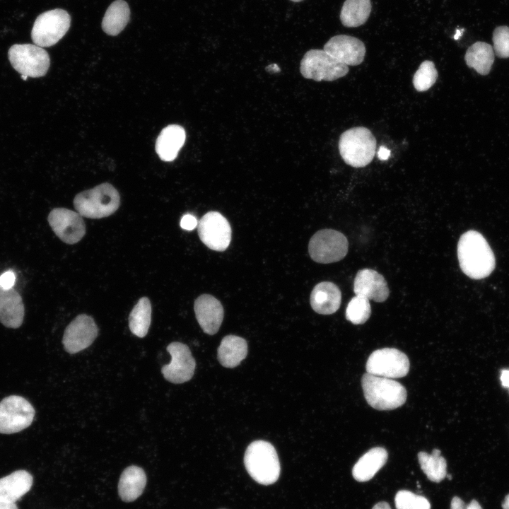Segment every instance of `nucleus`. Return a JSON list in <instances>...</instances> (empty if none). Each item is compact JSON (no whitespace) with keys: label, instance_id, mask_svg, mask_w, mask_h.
<instances>
[{"label":"nucleus","instance_id":"36","mask_svg":"<svg viewBox=\"0 0 509 509\" xmlns=\"http://www.w3.org/2000/svg\"><path fill=\"white\" fill-rule=\"evenodd\" d=\"M198 225V221L195 216L192 214H185L180 221V226L182 229L187 230H192L194 229Z\"/></svg>","mask_w":509,"mask_h":509},{"label":"nucleus","instance_id":"7","mask_svg":"<svg viewBox=\"0 0 509 509\" xmlns=\"http://www.w3.org/2000/svg\"><path fill=\"white\" fill-rule=\"evenodd\" d=\"M11 64L21 75L38 78L45 76L50 65L48 53L32 44H16L8 52Z\"/></svg>","mask_w":509,"mask_h":509},{"label":"nucleus","instance_id":"16","mask_svg":"<svg viewBox=\"0 0 509 509\" xmlns=\"http://www.w3.org/2000/svg\"><path fill=\"white\" fill-rule=\"evenodd\" d=\"M323 49L336 60L347 66L361 64L366 51L361 40L346 35L331 37L324 45Z\"/></svg>","mask_w":509,"mask_h":509},{"label":"nucleus","instance_id":"2","mask_svg":"<svg viewBox=\"0 0 509 509\" xmlns=\"http://www.w3.org/2000/svg\"><path fill=\"white\" fill-rule=\"evenodd\" d=\"M244 464L249 475L260 484H272L279 477V457L274 447L267 441L251 443L246 449Z\"/></svg>","mask_w":509,"mask_h":509},{"label":"nucleus","instance_id":"14","mask_svg":"<svg viewBox=\"0 0 509 509\" xmlns=\"http://www.w3.org/2000/svg\"><path fill=\"white\" fill-rule=\"evenodd\" d=\"M55 235L67 244L79 242L86 233V225L81 216L65 208L52 209L47 218Z\"/></svg>","mask_w":509,"mask_h":509},{"label":"nucleus","instance_id":"10","mask_svg":"<svg viewBox=\"0 0 509 509\" xmlns=\"http://www.w3.org/2000/svg\"><path fill=\"white\" fill-rule=\"evenodd\" d=\"M35 409L25 398L11 395L0 402V433L20 432L32 423Z\"/></svg>","mask_w":509,"mask_h":509},{"label":"nucleus","instance_id":"19","mask_svg":"<svg viewBox=\"0 0 509 509\" xmlns=\"http://www.w3.org/2000/svg\"><path fill=\"white\" fill-rule=\"evenodd\" d=\"M25 309L22 298L13 288L0 286V322L8 328H18L23 321Z\"/></svg>","mask_w":509,"mask_h":509},{"label":"nucleus","instance_id":"32","mask_svg":"<svg viewBox=\"0 0 509 509\" xmlns=\"http://www.w3.org/2000/svg\"><path fill=\"white\" fill-rule=\"evenodd\" d=\"M438 71L433 62L423 61L413 76V85L419 92L426 91L434 85L438 78Z\"/></svg>","mask_w":509,"mask_h":509},{"label":"nucleus","instance_id":"30","mask_svg":"<svg viewBox=\"0 0 509 509\" xmlns=\"http://www.w3.org/2000/svg\"><path fill=\"white\" fill-rule=\"evenodd\" d=\"M418 460L422 471L431 481L439 483L446 477L447 462L440 455L419 452Z\"/></svg>","mask_w":509,"mask_h":509},{"label":"nucleus","instance_id":"26","mask_svg":"<svg viewBox=\"0 0 509 509\" xmlns=\"http://www.w3.org/2000/svg\"><path fill=\"white\" fill-rule=\"evenodd\" d=\"M464 60L467 65L473 68L478 74L486 75L494 62L493 49L486 42H476L467 49Z\"/></svg>","mask_w":509,"mask_h":509},{"label":"nucleus","instance_id":"17","mask_svg":"<svg viewBox=\"0 0 509 509\" xmlns=\"http://www.w3.org/2000/svg\"><path fill=\"white\" fill-rule=\"evenodd\" d=\"M353 291L356 296L379 303L386 300L390 294L383 276L371 269H363L358 271L354 279Z\"/></svg>","mask_w":509,"mask_h":509},{"label":"nucleus","instance_id":"15","mask_svg":"<svg viewBox=\"0 0 509 509\" xmlns=\"http://www.w3.org/2000/svg\"><path fill=\"white\" fill-rule=\"evenodd\" d=\"M98 329L93 318L88 315H78L66 327L62 343L65 350L76 353L88 348L98 336Z\"/></svg>","mask_w":509,"mask_h":509},{"label":"nucleus","instance_id":"27","mask_svg":"<svg viewBox=\"0 0 509 509\" xmlns=\"http://www.w3.org/2000/svg\"><path fill=\"white\" fill-rule=\"evenodd\" d=\"M129 18L130 10L127 3L116 0L107 8L102 21V28L109 35H117L126 27Z\"/></svg>","mask_w":509,"mask_h":509},{"label":"nucleus","instance_id":"11","mask_svg":"<svg viewBox=\"0 0 509 509\" xmlns=\"http://www.w3.org/2000/svg\"><path fill=\"white\" fill-rule=\"evenodd\" d=\"M368 373L387 378L404 377L409 370V361L405 353L394 348L373 351L366 363Z\"/></svg>","mask_w":509,"mask_h":509},{"label":"nucleus","instance_id":"18","mask_svg":"<svg viewBox=\"0 0 509 509\" xmlns=\"http://www.w3.org/2000/svg\"><path fill=\"white\" fill-rule=\"evenodd\" d=\"M194 310L197 320L206 334H216L223 319V308L221 302L209 294H203L194 301Z\"/></svg>","mask_w":509,"mask_h":509},{"label":"nucleus","instance_id":"24","mask_svg":"<svg viewBox=\"0 0 509 509\" xmlns=\"http://www.w3.org/2000/svg\"><path fill=\"white\" fill-rule=\"evenodd\" d=\"M146 484V476L141 467L129 466L122 473L118 483V493L124 502H131L143 493Z\"/></svg>","mask_w":509,"mask_h":509},{"label":"nucleus","instance_id":"6","mask_svg":"<svg viewBox=\"0 0 509 509\" xmlns=\"http://www.w3.org/2000/svg\"><path fill=\"white\" fill-rule=\"evenodd\" d=\"M300 71L307 79L315 81H332L346 76L349 66L344 64L324 49L308 50L300 61Z\"/></svg>","mask_w":509,"mask_h":509},{"label":"nucleus","instance_id":"1","mask_svg":"<svg viewBox=\"0 0 509 509\" xmlns=\"http://www.w3.org/2000/svg\"><path fill=\"white\" fill-rule=\"evenodd\" d=\"M457 257L462 272L474 279L489 276L496 265L491 248L484 236L475 230H468L460 238Z\"/></svg>","mask_w":509,"mask_h":509},{"label":"nucleus","instance_id":"33","mask_svg":"<svg viewBox=\"0 0 509 509\" xmlns=\"http://www.w3.org/2000/svg\"><path fill=\"white\" fill-rule=\"evenodd\" d=\"M394 502L396 509H431L428 499L407 490L399 491L395 496Z\"/></svg>","mask_w":509,"mask_h":509},{"label":"nucleus","instance_id":"4","mask_svg":"<svg viewBox=\"0 0 509 509\" xmlns=\"http://www.w3.org/2000/svg\"><path fill=\"white\" fill-rule=\"evenodd\" d=\"M120 197L110 183L105 182L76 195L74 206L82 216L102 218L114 213L119 208Z\"/></svg>","mask_w":509,"mask_h":509},{"label":"nucleus","instance_id":"12","mask_svg":"<svg viewBox=\"0 0 509 509\" xmlns=\"http://www.w3.org/2000/svg\"><path fill=\"white\" fill-rule=\"evenodd\" d=\"M198 235L209 249L222 252L231 240V228L228 220L217 211L205 213L198 222Z\"/></svg>","mask_w":509,"mask_h":509},{"label":"nucleus","instance_id":"42","mask_svg":"<svg viewBox=\"0 0 509 509\" xmlns=\"http://www.w3.org/2000/svg\"><path fill=\"white\" fill-rule=\"evenodd\" d=\"M467 509H482V508L477 501L473 499L467 505Z\"/></svg>","mask_w":509,"mask_h":509},{"label":"nucleus","instance_id":"22","mask_svg":"<svg viewBox=\"0 0 509 509\" xmlns=\"http://www.w3.org/2000/svg\"><path fill=\"white\" fill-rule=\"evenodd\" d=\"M33 479L25 470H17L0 479V499L16 503L32 487Z\"/></svg>","mask_w":509,"mask_h":509},{"label":"nucleus","instance_id":"20","mask_svg":"<svg viewBox=\"0 0 509 509\" xmlns=\"http://www.w3.org/2000/svg\"><path fill=\"white\" fill-rule=\"evenodd\" d=\"M341 299V291L336 284L322 281L313 288L310 302L312 308L317 313L331 315L339 308Z\"/></svg>","mask_w":509,"mask_h":509},{"label":"nucleus","instance_id":"48","mask_svg":"<svg viewBox=\"0 0 509 509\" xmlns=\"http://www.w3.org/2000/svg\"><path fill=\"white\" fill-rule=\"evenodd\" d=\"M291 1H294V2H299V1H303V0H291Z\"/></svg>","mask_w":509,"mask_h":509},{"label":"nucleus","instance_id":"47","mask_svg":"<svg viewBox=\"0 0 509 509\" xmlns=\"http://www.w3.org/2000/svg\"><path fill=\"white\" fill-rule=\"evenodd\" d=\"M446 476L447 477L448 479H450V480L452 479V476L450 474H447Z\"/></svg>","mask_w":509,"mask_h":509},{"label":"nucleus","instance_id":"21","mask_svg":"<svg viewBox=\"0 0 509 509\" xmlns=\"http://www.w3.org/2000/svg\"><path fill=\"white\" fill-rule=\"evenodd\" d=\"M186 134L184 128L170 124L162 129L156 142V151L160 158L166 162L173 160L185 144Z\"/></svg>","mask_w":509,"mask_h":509},{"label":"nucleus","instance_id":"39","mask_svg":"<svg viewBox=\"0 0 509 509\" xmlns=\"http://www.w3.org/2000/svg\"><path fill=\"white\" fill-rule=\"evenodd\" d=\"M390 156V151L384 146H380L378 153L379 159L381 160H385L389 158Z\"/></svg>","mask_w":509,"mask_h":509},{"label":"nucleus","instance_id":"34","mask_svg":"<svg viewBox=\"0 0 509 509\" xmlns=\"http://www.w3.org/2000/svg\"><path fill=\"white\" fill-rule=\"evenodd\" d=\"M493 52L500 58L509 57V27L498 26L493 33Z\"/></svg>","mask_w":509,"mask_h":509},{"label":"nucleus","instance_id":"31","mask_svg":"<svg viewBox=\"0 0 509 509\" xmlns=\"http://www.w3.org/2000/svg\"><path fill=\"white\" fill-rule=\"evenodd\" d=\"M370 314L369 300L360 296L352 298L346 310V320L354 324L365 323L369 319Z\"/></svg>","mask_w":509,"mask_h":509},{"label":"nucleus","instance_id":"40","mask_svg":"<svg viewBox=\"0 0 509 509\" xmlns=\"http://www.w3.org/2000/svg\"><path fill=\"white\" fill-rule=\"evenodd\" d=\"M0 509H18L15 503L0 499Z\"/></svg>","mask_w":509,"mask_h":509},{"label":"nucleus","instance_id":"25","mask_svg":"<svg viewBox=\"0 0 509 509\" xmlns=\"http://www.w3.org/2000/svg\"><path fill=\"white\" fill-rule=\"evenodd\" d=\"M247 354L245 339L235 335H227L223 338L218 349V359L226 368L238 366Z\"/></svg>","mask_w":509,"mask_h":509},{"label":"nucleus","instance_id":"3","mask_svg":"<svg viewBox=\"0 0 509 509\" xmlns=\"http://www.w3.org/2000/svg\"><path fill=\"white\" fill-rule=\"evenodd\" d=\"M361 384L368 404L375 409H394L406 402V390L396 380L367 373Z\"/></svg>","mask_w":509,"mask_h":509},{"label":"nucleus","instance_id":"9","mask_svg":"<svg viewBox=\"0 0 509 509\" xmlns=\"http://www.w3.org/2000/svg\"><path fill=\"white\" fill-rule=\"evenodd\" d=\"M349 242L346 236L335 230L323 229L310 238L308 252L316 262L329 264L342 259L347 254Z\"/></svg>","mask_w":509,"mask_h":509},{"label":"nucleus","instance_id":"28","mask_svg":"<svg viewBox=\"0 0 509 509\" xmlns=\"http://www.w3.org/2000/svg\"><path fill=\"white\" fill-rule=\"evenodd\" d=\"M371 8L370 0H346L341 9V22L347 28L362 25L368 19Z\"/></svg>","mask_w":509,"mask_h":509},{"label":"nucleus","instance_id":"45","mask_svg":"<svg viewBox=\"0 0 509 509\" xmlns=\"http://www.w3.org/2000/svg\"><path fill=\"white\" fill-rule=\"evenodd\" d=\"M463 31H464L463 29L461 30H456V34H455V35L454 36V39H455V40H458V39L460 38V37L462 35Z\"/></svg>","mask_w":509,"mask_h":509},{"label":"nucleus","instance_id":"43","mask_svg":"<svg viewBox=\"0 0 509 509\" xmlns=\"http://www.w3.org/2000/svg\"><path fill=\"white\" fill-rule=\"evenodd\" d=\"M266 69H267L269 72H275V73H276V72L280 71V69H279V66H278L276 64H269V66H267L266 67Z\"/></svg>","mask_w":509,"mask_h":509},{"label":"nucleus","instance_id":"29","mask_svg":"<svg viewBox=\"0 0 509 509\" xmlns=\"http://www.w3.org/2000/svg\"><path fill=\"white\" fill-rule=\"evenodd\" d=\"M151 321V304L146 297L141 298L131 310L129 317L130 331L139 338L144 337Z\"/></svg>","mask_w":509,"mask_h":509},{"label":"nucleus","instance_id":"38","mask_svg":"<svg viewBox=\"0 0 509 509\" xmlns=\"http://www.w3.org/2000/svg\"><path fill=\"white\" fill-rule=\"evenodd\" d=\"M500 380L503 387L509 388V369H503L501 371Z\"/></svg>","mask_w":509,"mask_h":509},{"label":"nucleus","instance_id":"35","mask_svg":"<svg viewBox=\"0 0 509 509\" xmlns=\"http://www.w3.org/2000/svg\"><path fill=\"white\" fill-rule=\"evenodd\" d=\"M15 281L16 274L11 270L5 271L0 276V286L3 288H13Z\"/></svg>","mask_w":509,"mask_h":509},{"label":"nucleus","instance_id":"41","mask_svg":"<svg viewBox=\"0 0 509 509\" xmlns=\"http://www.w3.org/2000/svg\"><path fill=\"white\" fill-rule=\"evenodd\" d=\"M372 509H391V508L387 502L381 501L376 503Z\"/></svg>","mask_w":509,"mask_h":509},{"label":"nucleus","instance_id":"46","mask_svg":"<svg viewBox=\"0 0 509 509\" xmlns=\"http://www.w3.org/2000/svg\"><path fill=\"white\" fill-rule=\"evenodd\" d=\"M21 78H22L24 81H25L28 77L25 76L21 75Z\"/></svg>","mask_w":509,"mask_h":509},{"label":"nucleus","instance_id":"23","mask_svg":"<svg viewBox=\"0 0 509 509\" xmlns=\"http://www.w3.org/2000/svg\"><path fill=\"white\" fill-rule=\"evenodd\" d=\"M387 457L388 454L385 448L375 447L370 449L353 466V478L361 482L369 481L385 464Z\"/></svg>","mask_w":509,"mask_h":509},{"label":"nucleus","instance_id":"44","mask_svg":"<svg viewBox=\"0 0 509 509\" xmlns=\"http://www.w3.org/2000/svg\"><path fill=\"white\" fill-rule=\"evenodd\" d=\"M503 509H509V494H508L502 503Z\"/></svg>","mask_w":509,"mask_h":509},{"label":"nucleus","instance_id":"5","mask_svg":"<svg viewBox=\"0 0 509 509\" xmlns=\"http://www.w3.org/2000/svg\"><path fill=\"white\" fill-rule=\"evenodd\" d=\"M376 139L364 127H356L344 131L339 140V151L344 161L353 168H363L373 159Z\"/></svg>","mask_w":509,"mask_h":509},{"label":"nucleus","instance_id":"13","mask_svg":"<svg viewBox=\"0 0 509 509\" xmlns=\"http://www.w3.org/2000/svg\"><path fill=\"white\" fill-rule=\"evenodd\" d=\"M171 356L169 364L161 368L163 377L169 382L180 384L189 381L193 376L196 363L189 347L182 343L175 341L167 346Z\"/></svg>","mask_w":509,"mask_h":509},{"label":"nucleus","instance_id":"8","mask_svg":"<svg viewBox=\"0 0 509 509\" xmlns=\"http://www.w3.org/2000/svg\"><path fill=\"white\" fill-rule=\"evenodd\" d=\"M71 25L69 14L56 8L39 15L35 21L31 37L35 45L48 47L55 45L68 31Z\"/></svg>","mask_w":509,"mask_h":509},{"label":"nucleus","instance_id":"37","mask_svg":"<svg viewBox=\"0 0 509 509\" xmlns=\"http://www.w3.org/2000/svg\"><path fill=\"white\" fill-rule=\"evenodd\" d=\"M450 509H467V505L460 498L455 496L451 501Z\"/></svg>","mask_w":509,"mask_h":509}]
</instances>
